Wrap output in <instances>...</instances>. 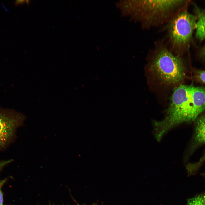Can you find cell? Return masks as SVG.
<instances>
[{
    "label": "cell",
    "instance_id": "obj_10",
    "mask_svg": "<svg viewBox=\"0 0 205 205\" xmlns=\"http://www.w3.org/2000/svg\"><path fill=\"white\" fill-rule=\"evenodd\" d=\"M7 180V179L0 181V205H3V195L1 189L2 187Z\"/></svg>",
    "mask_w": 205,
    "mask_h": 205
},
{
    "label": "cell",
    "instance_id": "obj_13",
    "mask_svg": "<svg viewBox=\"0 0 205 205\" xmlns=\"http://www.w3.org/2000/svg\"><path fill=\"white\" fill-rule=\"evenodd\" d=\"M72 198L73 199V200H74V202H75L76 203V204L77 205H86L85 204H82V205L79 204L78 203V202H77L76 201L73 197H72ZM91 205H98V204H97V203H93Z\"/></svg>",
    "mask_w": 205,
    "mask_h": 205
},
{
    "label": "cell",
    "instance_id": "obj_1",
    "mask_svg": "<svg viewBox=\"0 0 205 205\" xmlns=\"http://www.w3.org/2000/svg\"><path fill=\"white\" fill-rule=\"evenodd\" d=\"M185 1L125 0L120 7L124 15L139 22L144 27H151L167 23L181 11Z\"/></svg>",
    "mask_w": 205,
    "mask_h": 205
},
{
    "label": "cell",
    "instance_id": "obj_8",
    "mask_svg": "<svg viewBox=\"0 0 205 205\" xmlns=\"http://www.w3.org/2000/svg\"><path fill=\"white\" fill-rule=\"evenodd\" d=\"M205 162V152L198 161L188 164L186 166L187 169L190 173L194 175L197 172Z\"/></svg>",
    "mask_w": 205,
    "mask_h": 205
},
{
    "label": "cell",
    "instance_id": "obj_9",
    "mask_svg": "<svg viewBox=\"0 0 205 205\" xmlns=\"http://www.w3.org/2000/svg\"><path fill=\"white\" fill-rule=\"evenodd\" d=\"M205 204V191L199 194L188 199L186 205H204Z\"/></svg>",
    "mask_w": 205,
    "mask_h": 205
},
{
    "label": "cell",
    "instance_id": "obj_16",
    "mask_svg": "<svg viewBox=\"0 0 205 205\" xmlns=\"http://www.w3.org/2000/svg\"><path fill=\"white\" fill-rule=\"evenodd\" d=\"M49 205H52L50 203H49Z\"/></svg>",
    "mask_w": 205,
    "mask_h": 205
},
{
    "label": "cell",
    "instance_id": "obj_14",
    "mask_svg": "<svg viewBox=\"0 0 205 205\" xmlns=\"http://www.w3.org/2000/svg\"><path fill=\"white\" fill-rule=\"evenodd\" d=\"M202 57L205 59V47L202 50Z\"/></svg>",
    "mask_w": 205,
    "mask_h": 205
},
{
    "label": "cell",
    "instance_id": "obj_12",
    "mask_svg": "<svg viewBox=\"0 0 205 205\" xmlns=\"http://www.w3.org/2000/svg\"><path fill=\"white\" fill-rule=\"evenodd\" d=\"M12 161V160L0 161V172L2 169Z\"/></svg>",
    "mask_w": 205,
    "mask_h": 205
},
{
    "label": "cell",
    "instance_id": "obj_15",
    "mask_svg": "<svg viewBox=\"0 0 205 205\" xmlns=\"http://www.w3.org/2000/svg\"><path fill=\"white\" fill-rule=\"evenodd\" d=\"M202 175L203 176V177L205 179V171L202 173Z\"/></svg>",
    "mask_w": 205,
    "mask_h": 205
},
{
    "label": "cell",
    "instance_id": "obj_5",
    "mask_svg": "<svg viewBox=\"0 0 205 205\" xmlns=\"http://www.w3.org/2000/svg\"><path fill=\"white\" fill-rule=\"evenodd\" d=\"M20 114L0 110V149L5 148L13 139L16 130L23 123Z\"/></svg>",
    "mask_w": 205,
    "mask_h": 205
},
{
    "label": "cell",
    "instance_id": "obj_3",
    "mask_svg": "<svg viewBox=\"0 0 205 205\" xmlns=\"http://www.w3.org/2000/svg\"><path fill=\"white\" fill-rule=\"evenodd\" d=\"M148 68L151 76L165 85L178 84L185 77V68L183 59L162 44L155 47Z\"/></svg>",
    "mask_w": 205,
    "mask_h": 205
},
{
    "label": "cell",
    "instance_id": "obj_17",
    "mask_svg": "<svg viewBox=\"0 0 205 205\" xmlns=\"http://www.w3.org/2000/svg\"><path fill=\"white\" fill-rule=\"evenodd\" d=\"M204 205H205V204Z\"/></svg>",
    "mask_w": 205,
    "mask_h": 205
},
{
    "label": "cell",
    "instance_id": "obj_6",
    "mask_svg": "<svg viewBox=\"0 0 205 205\" xmlns=\"http://www.w3.org/2000/svg\"><path fill=\"white\" fill-rule=\"evenodd\" d=\"M195 122L194 132L191 151L205 144V114L200 115Z\"/></svg>",
    "mask_w": 205,
    "mask_h": 205
},
{
    "label": "cell",
    "instance_id": "obj_11",
    "mask_svg": "<svg viewBox=\"0 0 205 205\" xmlns=\"http://www.w3.org/2000/svg\"><path fill=\"white\" fill-rule=\"evenodd\" d=\"M198 78L205 84V71H200L198 73Z\"/></svg>",
    "mask_w": 205,
    "mask_h": 205
},
{
    "label": "cell",
    "instance_id": "obj_2",
    "mask_svg": "<svg viewBox=\"0 0 205 205\" xmlns=\"http://www.w3.org/2000/svg\"><path fill=\"white\" fill-rule=\"evenodd\" d=\"M192 85H180L174 89L164 118L153 123L155 137L158 141L174 127L195 122L199 117L192 96Z\"/></svg>",
    "mask_w": 205,
    "mask_h": 205
},
{
    "label": "cell",
    "instance_id": "obj_7",
    "mask_svg": "<svg viewBox=\"0 0 205 205\" xmlns=\"http://www.w3.org/2000/svg\"><path fill=\"white\" fill-rule=\"evenodd\" d=\"M195 29L196 37L198 40H202L205 39V13L197 19Z\"/></svg>",
    "mask_w": 205,
    "mask_h": 205
},
{
    "label": "cell",
    "instance_id": "obj_4",
    "mask_svg": "<svg viewBox=\"0 0 205 205\" xmlns=\"http://www.w3.org/2000/svg\"><path fill=\"white\" fill-rule=\"evenodd\" d=\"M197 19L196 16L183 10L167 23L166 28L171 51L174 54L179 55L181 49L189 42L195 29Z\"/></svg>",
    "mask_w": 205,
    "mask_h": 205
}]
</instances>
